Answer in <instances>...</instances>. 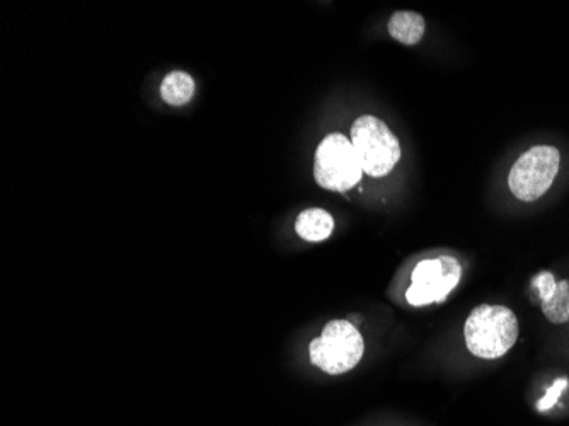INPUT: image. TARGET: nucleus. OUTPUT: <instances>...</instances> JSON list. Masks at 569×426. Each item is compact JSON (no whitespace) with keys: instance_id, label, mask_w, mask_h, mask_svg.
<instances>
[{"instance_id":"nucleus-2","label":"nucleus","mask_w":569,"mask_h":426,"mask_svg":"<svg viewBox=\"0 0 569 426\" xmlns=\"http://www.w3.org/2000/svg\"><path fill=\"white\" fill-rule=\"evenodd\" d=\"M351 144L355 147L363 173L384 178L401 159V145L391 128L377 116L363 115L351 125Z\"/></svg>"},{"instance_id":"nucleus-9","label":"nucleus","mask_w":569,"mask_h":426,"mask_svg":"<svg viewBox=\"0 0 569 426\" xmlns=\"http://www.w3.org/2000/svg\"><path fill=\"white\" fill-rule=\"evenodd\" d=\"M389 35L406 47L418 45L425 35V18L418 12L397 11L389 19Z\"/></svg>"},{"instance_id":"nucleus-11","label":"nucleus","mask_w":569,"mask_h":426,"mask_svg":"<svg viewBox=\"0 0 569 426\" xmlns=\"http://www.w3.org/2000/svg\"><path fill=\"white\" fill-rule=\"evenodd\" d=\"M568 387V379H558L547 391L546 396L541 399V403L537 404L539 411H547L551 409L554 404L558 403L559 396L563 394L564 389Z\"/></svg>"},{"instance_id":"nucleus-4","label":"nucleus","mask_w":569,"mask_h":426,"mask_svg":"<svg viewBox=\"0 0 569 426\" xmlns=\"http://www.w3.org/2000/svg\"><path fill=\"white\" fill-rule=\"evenodd\" d=\"M363 176L355 147L341 133H331L322 140L314 159V178L317 185L329 191H345L355 188Z\"/></svg>"},{"instance_id":"nucleus-5","label":"nucleus","mask_w":569,"mask_h":426,"mask_svg":"<svg viewBox=\"0 0 569 426\" xmlns=\"http://www.w3.org/2000/svg\"><path fill=\"white\" fill-rule=\"evenodd\" d=\"M561 154L552 145H535L518 157L510 174L508 186L520 202H535L546 195L559 173Z\"/></svg>"},{"instance_id":"nucleus-6","label":"nucleus","mask_w":569,"mask_h":426,"mask_svg":"<svg viewBox=\"0 0 569 426\" xmlns=\"http://www.w3.org/2000/svg\"><path fill=\"white\" fill-rule=\"evenodd\" d=\"M462 266L452 256L423 260L414 266L406 299L414 307L440 304L459 285Z\"/></svg>"},{"instance_id":"nucleus-7","label":"nucleus","mask_w":569,"mask_h":426,"mask_svg":"<svg viewBox=\"0 0 569 426\" xmlns=\"http://www.w3.org/2000/svg\"><path fill=\"white\" fill-rule=\"evenodd\" d=\"M542 312L552 324L569 321V280H556L549 271H541L532 280Z\"/></svg>"},{"instance_id":"nucleus-3","label":"nucleus","mask_w":569,"mask_h":426,"mask_svg":"<svg viewBox=\"0 0 569 426\" xmlns=\"http://www.w3.org/2000/svg\"><path fill=\"white\" fill-rule=\"evenodd\" d=\"M365 353L362 334L350 321H331L311 341L309 357L324 374L341 375L355 369Z\"/></svg>"},{"instance_id":"nucleus-8","label":"nucleus","mask_w":569,"mask_h":426,"mask_svg":"<svg viewBox=\"0 0 569 426\" xmlns=\"http://www.w3.org/2000/svg\"><path fill=\"white\" fill-rule=\"evenodd\" d=\"M295 231L307 242L326 241L333 234L334 219L322 208H307L297 217Z\"/></svg>"},{"instance_id":"nucleus-10","label":"nucleus","mask_w":569,"mask_h":426,"mask_svg":"<svg viewBox=\"0 0 569 426\" xmlns=\"http://www.w3.org/2000/svg\"><path fill=\"white\" fill-rule=\"evenodd\" d=\"M195 94V81L186 72H171L161 84V96L171 106H184Z\"/></svg>"},{"instance_id":"nucleus-1","label":"nucleus","mask_w":569,"mask_h":426,"mask_svg":"<svg viewBox=\"0 0 569 426\" xmlns=\"http://www.w3.org/2000/svg\"><path fill=\"white\" fill-rule=\"evenodd\" d=\"M467 350L474 357L496 360L512 350L518 340V319L505 306H478L464 326Z\"/></svg>"}]
</instances>
